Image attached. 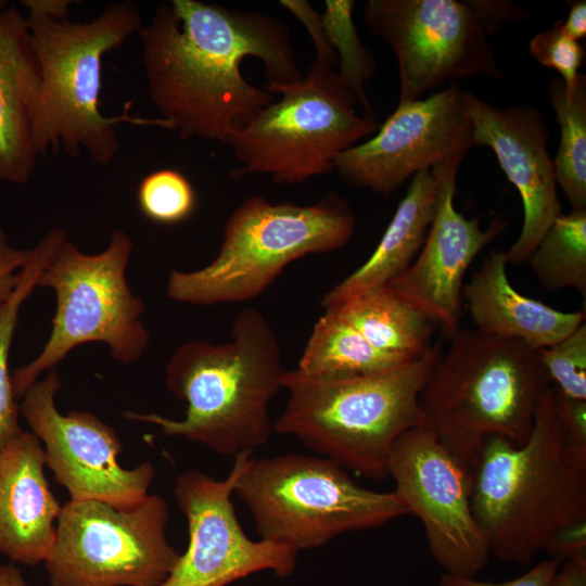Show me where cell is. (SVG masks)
<instances>
[{
    "label": "cell",
    "mask_w": 586,
    "mask_h": 586,
    "mask_svg": "<svg viewBox=\"0 0 586 586\" xmlns=\"http://www.w3.org/2000/svg\"><path fill=\"white\" fill-rule=\"evenodd\" d=\"M457 82L425 99L398 103L375 133L340 153L334 170L354 187L388 194L410 176L474 146Z\"/></svg>",
    "instance_id": "cell-16"
},
{
    "label": "cell",
    "mask_w": 586,
    "mask_h": 586,
    "mask_svg": "<svg viewBox=\"0 0 586 586\" xmlns=\"http://www.w3.org/2000/svg\"><path fill=\"white\" fill-rule=\"evenodd\" d=\"M507 265L505 252L491 251L462 290L477 330L539 351L585 323V307L561 311L518 292L508 279Z\"/></svg>",
    "instance_id": "cell-21"
},
{
    "label": "cell",
    "mask_w": 586,
    "mask_h": 586,
    "mask_svg": "<svg viewBox=\"0 0 586 586\" xmlns=\"http://www.w3.org/2000/svg\"><path fill=\"white\" fill-rule=\"evenodd\" d=\"M547 290H576L586 297V208L560 214L527 262Z\"/></svg>",
    "instance_id": "cell-27"
},
{
    "label": "cell",
    "mask_w": 586,
    "mask_h": 586,
    "mask_svg": "<svg viewBox=\"0 0 586 586\" xmlns=\"http://www.w3.org/2000/svg\"><path fill=\"white\" fill-rule=\"evenodd\" d=\"M132 249L129 235L115 230L98 254H86L68 240L56 250L37 280V288H50L55 294L52 330L41 353L11 374L15 397L72 349L89 342L105 343L123 364L141 358L150 334L141 321L143 300L126 280Z\"/></svg>",
    "instance_id": "cell-10"
},
{
    "label": "cell",
    "mask_w": 586,
    "mask_h": 586,
    "mask_svg": "<svg viewBox=\"0 0 586 586\" xmlns=\"http://www.w3.org/2000/svg\"><path fill=\"white\" fill-rule=\"evenodd\" d=\"M475 12L487 35L497 33L502 25L526 20L528 12L510 1L472 0Z\"/></svg>",
    "instance_id": "cell-35"
},
{
    "label": "cell",
    "mask_w": 586,
    "mask_h": 586,
    "mask_svg": "<svg viewBox=\"0 0 586 586\" xmlns=\"http://www.w3.org/2000/svg\"><path fill=\"white\" fill-rule=\"evenodd\" d=\"M362 15L395 54L398 103L456 78H504L472 0H368Z\"/></svg>",
    "instance_id": "cell-12"
},
{
    "label": "cell",
    "mask_w": 586,
    "mask_h": 586,
    "mask_svg": "<svg viewBox=\"0 0 586 586\" xmlns=\"http://www.w3.org/2000/svg\"><path fill=\"white\" fill-rule=\"evenodd\" d=\"M0 586H28L15 563L0 565Z\"/></svg>",
    "instance_id": "cell-38"
},
{
    "label": "cell",
    "mask_w": 586,
    "mask_h": 586,
    "mask_svg": "<svg viewBox=\"0 0 586 586\" xmlns=\"http://www.w3.org/2000/svg\"><path fill=\"white\" fill-rule=\"evenodd\" d=\"M279 3L294 15L308 31L316 51L314 63L333 69V66L337 65V56L329 42L321 13H318L305 0H281Z\"/></svg>",
    "instance_id": "cell-32"
},
{
    "label": "cell",
    "mask_w": 586,
    "mask_h": 586,
    "mask_svg": "<svg viewBox=\"0 0 586 586\" xmlns=\"http://www.w3.org/2000/svg\"><path fill=\"white\" fill-rule=\"evenodd\" d=\"M251 457V451L237 454L222 480L199 470L176 477L174 496L187 520L189 542L160 586H227L262 571L280 577L293 574L298 552L251 539L235 514L231 497Z\"/></svg>",
    "instance_id": "cell-13"
},
{
    "label": "cell",
    "mask_w": 586,
    "mask_h": 586,
    "mask_svg": "<svg viewBox=\"0 0 586 586\" xmlns=\"http://www.w3.org/2000/svg\"><path fill=\"white\" fill-rule=\"evenodd\" d=\"M39 87L26 16L14 3L0 1V181L24 184L34 174Z\"/></svg>",
    "instance_id": "cell-20"
},
{
    "label": "cell",
    "mask_w": 586,
    "mask_h": 586,
    "mask_svg": "<svg viewBox=\"0 0 586 586\" xmlns=\"http://www.w3.org/2000/svg\"><path fill=\"white\" fill-rule=\"evenodd\" d=\"M440 354L433 346L395 369L343 378L286 370L282 387L289 396L272 431L295 436L347 471L383 480L397 440L421 425L419 396Z\"/></svg>",
    "instance_id": "cell-6"
},
{
    "label": "cell",
    "mask_w": 586,
    "mask_h": 586,
    "mask_svg": "<svg viewBox=\"0 0 586 586\" xmlns=\"http://www.w3.org/2000/svg\"><path fill=\"white\" fill-rule=\"evenodd\" d=\"M355 229V213L336 192L308 205L271 203L253 195L226 220L219 252L211 264L194 271H170L167 295L203 306L251 301L290 263L343 247Z\"/></svg>",
    "instance_id": "cell-7"
},
{
    "label": "cell",
    "mask_w": 586,
    "mask_h": 586,
    "mask_svg": "<svg viewBox=\"0 0 586 586\" xmlns=\"http://www.w3.org/2000/svg\"><path fill=\"white\" fill-rule=\"evenodd\" d=\"M463 157L455 155L431 168L436 203L424 243L411 265L386 285L450 336L460 330L468 268L508 224L496 217L483 229L479 218H466L455 208L456 180Z\"/></svg>",
    "instance_id": "cell-17"
},
{
    "label": "cell",
    "mask_w": 586,
    "mask_h": 586,
    "mask_svg": "<svg viewBox=\"0 0 586 586\" xmlns=\"http://www.w3.org/2000/svg\"><path fill=\"white\" fill-rule=\"evenodd\" d=\"M40 87L33 124L39 156L61 148L72 157L80 152L100 165L118 153L116 125L129 123L173 130L160 117L129 115V104L116 116L100 110L102 60L142 27L132 1L109 3L88 22L69 20V0H23Z\"/></svg>",
    "instance_id": "cell-3"
},
{
    "label": "cell",
    "mask_w": 586,
    "mask_h": 586,
    "mask_svg": "<svg viewBox=\"0 0 586 586\" xmlns=\"http://www.w3.org/2000/svg\"><path fill=\"white\" fill-rule=\"evenodd\" d=\"M33 254L30 250L12 246L3 229L0 228V304L13 293L21 269L28 263Z\"/></svg>",
    "instance_id": "cell-34"
},
{
    "label": "cell",
    "mask_w": 586,
    "mask_h": 586,
    "mask_svg": "<svg viewBox=\"0 0 586 586\" xmlns=\"http://www.w3.org/2000/svg\"><path fill=\"white\" fill-rule=\"evenodd\" d=\"M415 359L374 347L334 311L324 309L296 370L311 378H343L384 372Z\"/></svg>",
    "instance_id": "cell-24"
},
{
    "label": "cell",
    "mask_w": 586,
    "mask_h": 586,
    "mask_svg": "<svg viewBox=\"0 0 586 586\" xmlns=\"http://www.w3.org/2000/svg\"><path fill=\"white\" fill-rule=\"evenodd\" d=\"M137 201L141 213L161 225L184 221L196 206L191 182L171 168L158 169L145 176L139 184Z\"/></svg>",
    "instance_id": "cell-29"
},
{
    "label": "cell",
    "mask_w": 586,
    "mask_h": 586,
    "mask_svg": "<svg viewBox=\"0 0 586 586\" xmlns=\"http://www.w3.org/2000/svg\"><path fill=\"white\" fill-rule=\"evenodd\" d=\"M67 240L64 229L54 228L33 249L28 263L21 269L12 295L0 304V450L24 431L20 426V407L9 372V355L23 303L37 288V280L56 250Z\"/></svg>",
    "instance_id": "cell-25"
},
{
    "label": "cell",
    "mask_w": 586,
    "mask_h": 586,
    "mask_svg": "<svg viewBox=\"0 0 586 586\" xmlns=\"http://www.w3.org/2000/svg\"><path fill=\"white\" fill-rule=\"evenodd\" d=\"M550 381L562 394L586 400V324L537 351Z\"/></svg>",
    "instance_id": "cell-30"
},
{
    "label": "cell",
    "mask_w": 586,
    "mask_h": 586,
    "mask_svg": "<svg viewBox=\"0 0 586 586\" xmlns=\"http://www.w3.org/2000/svg\"><path fill=\"white\" fill-rule=\"evenodd\" d=\"M42 444L23 432L0 450V555L12 563H43L62 505L44 474Z\"/></svg>",
    "instance_id": "cell-19"
},
{
    "label": "cell",
    "mask_w": 586,
    "mask_h": 586,
    "mask_svg": "<svg viewBox=\"0 0 586 586\" xmlns=\"http://www.w3.org/2000/svg\"><path fill=\"white\" fill-rule=\"evenodd\" d=\"M407 512L424 530L429 549L446 574L475 577L491 555L471 506V479L464 467L423 425L395 443L387 476Z\"/></svg>",
    "instance_id": "cell-14"
},
{
    "label": "cell",
    "mask_w": 586,
    "mask_h": 586,
    "mask_svg": "<svg viewBox=\"0 0 586 586\" xmlns=\"http://www.w3.org/2000/svg\"><path fill=\"white\" fill-rule=\"evenodd\" d=\"M548 93L561 132L552 161L556 181L572 209L586 208V76L579 75L571 92L561 78H555Z\"/></svg>",
    "instance_id": "cell-26"
},
{
    "label": "cell",
    "mask_w": 586,
    "mask_h": 586,
    "mask_svg": "<svg viewBox=\"0 0 586 586\" xmlns=\"http://www.w3.org/2000/svg\"><path fill=\"white\" fill-rule=\"evenodd\" d=\"M148 93L181 139L227 144L273 94L243 77L242 61H262L268 82L304 75L289 27L279 18L199 0L157 5L138 31Z\"/></svg>",
    "instance_id": "cell-1"
},
{
    "label": "cell",
    "mask_w": 586,
    "mask_h": 586,
    "mask_svg": "<svg viewBox=\"0 0 586 586\" xmlns=\"http://www.w3.org/2000/svg\"><path fill=\"white\" fill-rule=\"evenodd\" d=\"M570 10L563 28L565 33L578 41L586 36V2L585 0L569 1Z\"/></svg>",
    "instance_id": "cell-37"
},
{
    "label": "cell",
    "mask_w": 586,
    "mask_h": 586,
    "mask_svg": "<svg viewBox=\"0 0 586 586\" xmlns=\"http://www.w3.org/2000/svg\"><path fill=\"white\" fill-rule=\"evenodd\" d=\"M561 561L555 558L546 559L525 574L507 582L494 583L477 581L475 577H462L444 573L440 577V586H549L553 576L561 565Z\"/></svg>",
    "instance_id": "cell-33"
},
{
    "label": "cell",
    "mask_w": 586,
    "mask_h": 586,
    "mask_svg": "<svg viewBox=\"0 0 586 586\" xmlns=\"http://www.w3.org/2000/svg\"><path fill=\"white\" fill-rule=\"evenodd\" d=\"M436 203V181L431 169L412 176L379 244L354 272L328 291L321 306L341 304L366 292L387 285L415 260L430 228Z\"/></svg>",
    "instance_id": "cell-22"
},
{
    "label": "cell",
    "mask_w": 586,
    "mask_h": 586,
    "mask_svg": "<svg viewBox=\"0 0 586 586\" xmlns=\"http://www.w3.org/2000/svg\"><path fill=\"white\" fill-rule=\"evenodd\" d=\"M285 371L272 326L262 311L247 307L233 319L228 341H190L168 360L165 385L186 404L182 419L135 411L124 417L220 455L253 453L270 437L269 406L283 388Z\"/></svg>",
    "instance_id": "cell-4"
},
{
    "label": "cell",
    "mask_w": 586,
    "mask_h": 586,
    "mask_svg": "<svg viewBox=\"0 0 586 586\" xmlns=\"http://www.w3.org/2000/svg\"><path fill=\"white\" fill-rule=\"evenodd\" d=\"M471 506L489 551L521 565L586 522V444L568 433L553 386L522 445L498 436L485 442L471 473Z\"/></svg>",
    "instance_id": "cell-2"
},
{
    "label": "cell",
    "mask_w": 586,
    "mask_h": 586,
    "mask_svg": "<svg viewBox=\"0 0 586 586\" xmlns=\"http://www.w3.org/2000/svg\"><path fill=\"white\" fill-rule=\"evenodd\" d=\"M463 103L474 146L494 151L521 196V232L505 257L507 264H524L561 214L553 163L547 150L548 127L540 110L534 106L498 107L469 91H463Z\"/></svg>",
    "instance_id": "cell-18"
},
{
    "label": "cell",
    "mask_w": 586,
    "mask_h": 586,
    "mask_svg": "<svg viewBox=\"0 0 586 586\" xmlns=\"http://www.w3.org/2000/svg\"><path fill=\"white\" fill-rule=\"evenodd\" d=\"M61 383L59 373L51 370L27 388L20 406L31 433L42 443L54 480L67 489L72 501L139 502L149 494L154 466L145 461L132 469L122 467L123 444L113 426L89 411L61 413L55 405Z\"/></svg>",
    "instance_id": "cell-15"
},
{
    "label": "cell",
    "mask_w": 586,
    "mask_h": 586,
    "mask_svg": "<svg viewBox=\"0 0 586 586\" xmlns=\"http://www.w3.org/2000/svg\"><path fill=\"white\" fill-rule=\"evenodd\" d=\"M549 586H586V555L563 561Z\"/></svg>",
    "instance_id": "cell-36"
},
{
    "label": "cell",
    "mask_w": 586,
    "mask_h": 586,
    "mask_svg": "<svg viewBox=\"0 0 586 586\" xmlns=\"http://www.w3.org/2000/svg\"><path fill=\"white\" fill-rule=\"evenodd\" d=\"M528 51L538 63L556 69L568 92L573 91L585 53L583 46L565 33L562 20L536 34L530 41Z\"/></svg>",
    "instance_id": "cell-31"
},
{
    "label": "cell",
    "mask_w": 586,
    "mask_h": 586,
    "mask_svg": "<svg viewBox=\"0 0 586 586\" xmlns=\"http://www.w3.org/2000/svg\"><path fill=\"white\" fill-rule=\"evenodd\" d=\"M168 518L157 494L130 506L68 500L43 562L50 585L160 586L179 558L166 536Z\"/></svg>",
    "instance_id": "cell-11"
},
{
    "label": "cell",
    "mask_w": 586,
    "mask_h": 586,
    "mask_svg": "<svg viewBox=\"0 0 586 586\" xmlns=\"http://www.w3.org/2000/svg\"><path fill=\"white\" fill-rule=\"evenodd\" d=\"M551 381L537 351L477 329L459 330L419 396L421 425L471 473L493 436L522 445Z\"/></svg>",
    "instance_id": "cell-5"
},
{
    "label": "cell",
    "mask_w": 586,
    "mask_h": 586,
    "mask_svg": "<svg viewBox=\"0 0 586 586\" xmlns=\"http://www.w3.org/2000/svg\"><path fill=\"white\" fill-rule=\"evenodd\" d=\"M326 309L381 351L415 359L433 347V321L386 285Z\"/></svg>",
    "instance_id": "cell-23"
},
{
    "label": "cell",
    "mask_w": 586,
    "mask_h": 586,
    "mask_svg": "<svg viewBox=\"0 0 586 586\" xmlns=\"http://www.w3.org/2000/svg\"><path fill=\"white\" fill-rule=\"evenodd\" d=\"M354 8L353 0H326L321 16L329 42L337 56L340 78L357 97L364 116L375 119L365 86L375 75L377 63L358 36L353 21Z\"/></svg>",
    "instance_id": "cell-28"
},
{
    "label": "cell",
    "mask_w": 586,
    "mask_h": 586,
    "mask_svg": "<svg viewBox=\"0 0 586 586\" xmlns=\"http://www.w3.org/2000/svg\"><path fill=\"white\" fill-rule=\"evenodd\" d=\"M234 494L249 508L262 539L297 552L408 513L394 491L365 488L332 460L295 453L251 457Z\"/></svg>",
    "instance_id": "cell-8"
},
{
    "label": "cell",
    "mask_w": 586,
    "mask_h": 586,
    "mask_svg": "<svg viewBox=\"0 0 586 586\" xmlns=\"http://www.w3.org/2000/svg\"><path fill=\"white\" fill-rule=\"evenodd\" d=\"M265 89L281 98L229 143L241 164L234 178L270 175L277 184L301 183L332 173L340 153L379 129L374 118L356 113L357 97L339 74L314 62L300 80Z\"/></svg>",
    "instance_id": "cell-9"
}]
</instances>
